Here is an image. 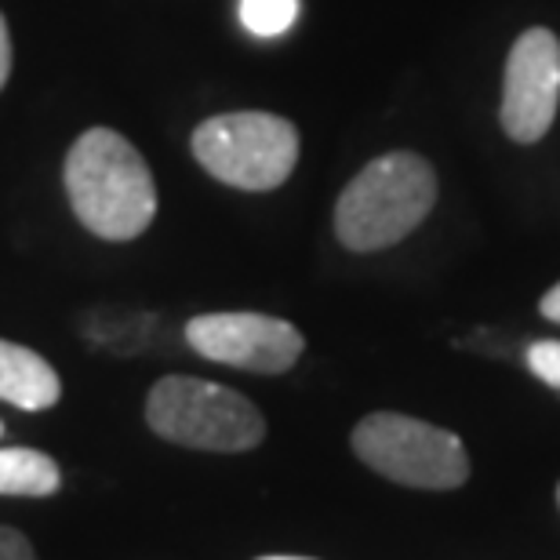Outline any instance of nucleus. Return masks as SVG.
<instances>
[{
    "mask_svg": "<svg viewBox=\"0 0 560 560\" xmlns=\"http://www.w3.org/2000/svg\"><path fill=\"white\" fill-rule=\"evenodd\" d=\"M73 215L103 241H136L156 215V186L142 153L109 128H92L66 156Z\"/></svg>",
    "mask_w": 560,
    "mask_h": 560,
    "instance_id": "nucleus-1",
    "label": "nucleus"
},
{
    "mask_svg": "<svg viewBox=\"0 0 560 560\" xmlns=\"http://www.w3.org/2000/svg\"><path fill=\"white\" fill-rule=\"evenodd\" d=\"M436 175L419 153L378 156L342 189L335 205V233L350 252H383L405 241L430 215Z\"/></svg>",
    "mask_w": 560,
    "mask_h": 560,
    "instance_id": "nucleus-2",
    "label": "nucleus"
},
{
    "mask_svg": "<svg viewBox=\"0 0 560 560\" xmlns=\"http://www.w3.org/2000/svg\"><path fill=\"white\" fill-rule=\"evenodd\" d=\"M145 422L156 436L197 452H252L266 419L248 397L194 375H164L145 397Z\"/></svg>",
    "mask_w": 560,
    "mask_h": 560,
    "instance_id": "nucleus-3",
    "label": "nucleus"
},
{
    "mask_svg": "<svg viewBox=\"0 0 560 560\" xmlns=\"http://www.w3.org/2000/svg\"><path fill=\"white\" fill-rule=\"evenodd\" d=\"M194 156L219 183L266 194L295 172L299 131L291 120L259 109L219 114L194 131Z\"/></svg>",
    "mask_w": 560,
    "mask_h": 560,
    "instance_id": "nucleus-4",
    "label": "nucleus"
},
{
    "mask_svg": "<svg viewBox=\"0 0 560 560\" xmlns=\"http://www.w3.org/2000/svg\"><path fill=\"white\" fill-rule=\"evenodd\" d=\"M353 452L364 466L405 488L447 491L469 480V455L452 430L397 411H375L357 422Z\"/></svg>",
    "mask_w": 560,
    "mask_h": 560,
    "instance_id": "nucleus-5",
    "label": "nucleus"
},
{
    "mask_svg": "<svg viewBox=\"0 0 560 560\" xmlns=\"http://www.w3.org/2000/svg\"><path fill=\"white\" fill-rule=\"evenodd\" d=\"M186 342L205 361L255 375L291 372L306 350V339L295 324L270 313H200L186 324Z\"/></svg>",
    "mask_w": 560,
    "mask_h": 560,
    "instance_id": "nucleus-6",
    "label": "nucleus"
},
{
    "mask_svg": "<svg viewBox=\"0 0 560 560\" xmlns=\"http://www.w3.org/2000/svg\"><path fill=\"white\" fill-rule=\"evenodd\" d=\"M560 103V40L535 26L521 33L506 59L502 128L513 142H539L550 131Z\"/></svg>",
    "mask_w": 560,
    "mask_h": 560,
    "instance_id": "nucleus-7",
    "label": "nucleus"
},
{
    "mask_svg": "<svg viewBox=\"0 0 560 560\" xmlns=\"http://www.w3.org/2000/svg\"><path fill=\"white\" fill-rule=\"evenodd\" d=\"M59 372L37 350L0 339V400L22 411H48L59 405Z\"/></svg>",
    "mask_w": 560,
    "mask_h": 560,
    "instance_id": "nucleus-8",
    "label": "nucleus"
},
{
    "mask_svg": "<svg viewBox=\"0 0 560 560\" xmlns=\"http://www.w3.org/2000/svg\"><path fill=\"white\" fill-rule=\"evenodd\" d=\"M62 488V469L37 447H0V495L48 499Z\"/></svg>",
    "mask_w": 560,
    "mask_h": 560,
    "instance_id": "nucleus-9",
    "label": "nucleus"
},
{
    "mask_svg": "<svg viewBox=\"0 0 560 560\" xmlns=\"http://www.w3.org/2000/svg\"><path fill=\"white\" fill-rule=\"evenodd\" d=\"M244 30L255 37H280L295 26L299 0H241L237 4Z\"/></svg>",
    "mask_w": 560,
    "mask_h": 560,
    "instance_id": "nucleus-10",
    "label": "nucleus"
},
{
    "mask_svg": "<svg viewBox=\"0 0 560 560\" xmlns=\"http://www.w3.org/2000/svg\"><path fill=\"white\" fill-rule=\"evenodd\" d=\"M528 368L542 378L546 386L560 389V342L542 339V342L528 346Z\"/></svg>",
    "mask_w": 560,
    "mask_h": 560,
    "instance_id": "nucleus-11",
    "label": "nucleus"
},
{
    "mask_svg": "<svg viewBox=\"0 0 560 560\" xmlns=\"http://www.w3.org/2000/svg\"><path fill=\"white\" fill-rule=\"evenodd\" d=\"M0 560H37V553H33L30 539L19 528L0 524Z\"/></svg>",
    "mask_w": 560,
    "mask_h": 560,
    "instance_id": "nucleus-12",
    "label": "nucleus"
},
{
    "mask_svg": "<svg viewBox=\"0 0 560 560\" xmlns=\"http://www.w3.org/2000/svg\"><path fill=\"white\" fill-rule=\"evenodd\" d=\"M8 73H11V37H8V22L0 15V88L8 84Z\"/></svg>",
    "mask_w": 560,
    "mask_h": 560,
    "instance_id": "nucleus-13",
    "label": "nucleus"
},
{
    "mask_svg": "<svg viewBox=\"0 0 560 560\" xmlns=\"http://www.w3.org/2000/svg\"><path fill=\"white\" fill-rule=\"evenodd\" d=\"M539 310H542L546 320H557L560 324V284H553L550 291H546L542 302H539Z\"/></svg>",
    "mask_w": 560,
    "mask_h": 560,
    "instance_id": "nucleus-14",
    "label": "nucleus"
},
{
    "mask_svg": "<svg viewBox=\"0 0 560 560\" xmlns=\"http://www.w3.org/2000/svg\"><path fill=\"white\" fill-rule=\"evenodd\" d=\"M262 560H310V557H262Z\"/></svg>",
    "mask_w": 560,
    "mask_h": 560,
    "instance_id": "nucleus-15",
    "label": "nucleus"
},
{
    "mask_svg": "<svg viewBox=\"0 0 560 560\" xmlns=\"http://www.w3.org/2000/svg\"><path fill=\"white\" fill-rule=\"evenodd\" d=\"M0 433H4V422H0Z\"/></svg>",
    "mask_w": 560,
    "mask_h": 560,
    "instance_id": "nucleus-16",
    "label": "nucleus"
},
{
    "mask_svg": "<svg viewBox=\"0 0 560 560\" xmlns=\"http://www.w3.org/2000/svg\"><path fill=\"white\" fill-rule=\"evenodd\" d=\"M557 502H560V488H557Z\"/></svg>",
    "mask_w": 560,
    "mask_h": 560,
    "instance_id": "nucleus-17",
    "label": "nucleus"
}]
</instances>
